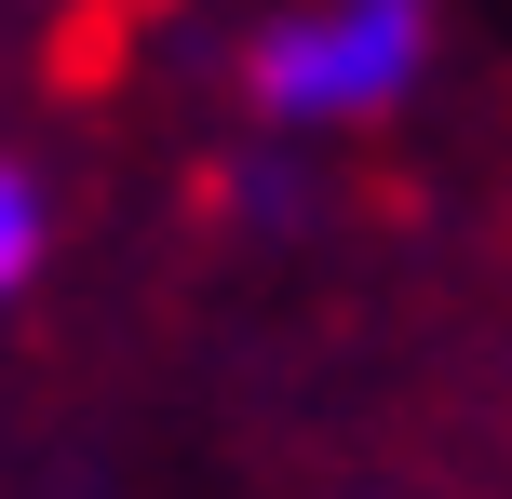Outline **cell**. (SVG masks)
Wrapping results in <instances>:
<instances>
[{"label":"cell","mask_w":512,"mask_h":499,"mask_svg":"<svg viewBox=\"0 0 512 499\" xmlns=\"http://www.w3.org/2000/svg\"><path fill=\"white\" fill-rule=\"evenodd\" d=\"M14 270H27V189L0 176V284H14Z\"/></svg>","instance_id":"cell-1"},{"label":"cell","mask_w":512,"mask_h":499,"mask_svg":"<svg viewBox=\"0 0 512 499\" xmlns=\"http://www.w3.org/2000/svg\"><path fill=\"white\" fill-rule=\"evenodd\" d=\"M81 14H95V27H149L162 0H81Z\"/></svg>","instance_id":"cell-2"}]
</instances>
